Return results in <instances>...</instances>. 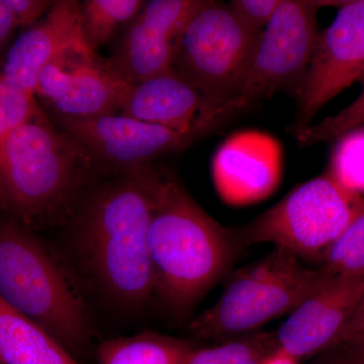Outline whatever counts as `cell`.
<instances>
[{
    "mask_svg": "<svg viewBox=\"0 0 364 364\" xmlns=\"http://www.w3.org/2000/svg\"><path fill=\"white\" fill-rule=\"evenodd\" d=\"M41 112L35 95L21 90L0 74V142Z\"/></svg>",
    "mask_w": 364,
    "mask_h": 364,
    "instance_id": "cell-24",
    "label": "cell"
},
{
    "mask_svg": "<svg viewBox=\"0 0 364 364\" xmlns=\"http://www.w3.org/2000/svg\"><path fill=\"white\" fill-rule=\"evenodd\" d=\"M338 364H341V363H339Z\"/></svg>",
    "mask_w": 364,
    "mask_h": 364,
    "instance_id": "cell-33",
    "label": "cell"
},
{
    "mask_svg": "<svg viewBox=\"0 0 364 364\" xmlns=\"http://www.w3.org/2000/svg\"><path fill=\"white\" fill-rule=\"evenodd\" d=\"M82 40L79 2L54 1L45 18L21 33L9 48L0 74L21 90L35 95L43 69Z\"/></svg>",
    "mask_w": 364,
    "mask_h": 364,
    "instance_id": "cell-15",
    "label": "cell"
},
{
    "mask_svg": "<svg viewBox=\"0 0 364 364\" xmlns=\"http://www.w3.org/2000/svg\"><path fill=\"white\" fill-rule=\"evenodd\" d=\"M202 107L200 93L173 72L131 85L121 105L123 116L188 133Z\"/></svg>",
    "mask_w": 364,
    "mask_h": 364,
    "instance_id": "cell-16",
    "label": "cell"
},
{
    "mask_svg": "<svg viewBox=\"0 0 364 364\" xmlns=\"http://www.w3.org/2000/svg\"><path fill=\"white\" fill-rule=\"evenodd\" d=\"M327 171L301 184L235 232L242 246L269 243L299 258L323 259L363 205Z\"/></svg>",
    "mask_w": 364,
    "mask_h": 364,
    "instance_id": "cell-7",
    "label": "cell"
},
{
    "mask_svg": "<svg viewBox=\"0 0 364 364\" xmlns=\"http://www.w3.org/2000/svg\"><path fill=\"white\" fill-rule=\"evenodd\" d=\"M277 349L274 332H254L208 348L196 347L186 364H260Z\"/></svg>",
    "mask_w": 364,
    "mask_h": 364,
    "instance_id": "cell-20",
    "label": "cell"
},
{
    "mask_svg": "<svg viewBox=\"0 0 364 364\" xmlns=\"http://www.w3.org/2000/svg\"><path fill=\"white\" fill-rule=\"evenodd\" d=\"M148 246L154 296L170 312L184 315L231 272L242 245L178 182L162 177Z\"/></svg>",
    "mask_w": 364,
    "mask_h": 364,
    "instance_id": "cell-2",
    "label": "cell"
},
{
    "mask_svg": "<svg viewBox=\"0 0 364 364\" xmlns=\"http://www.w3.org/2000/svg\"><path fill=\"white\" fill-rule=\"evenodd\" d=\"M327 172L342 188L364 196V126L334 141Z\"/></svg>",
    "mask_w": 364,
    "mask_h": 364,
    "instance_id": "cell-22",
    "label": "cell"
},
{
    "mask_svg": "<svg viewBox=\"0 0 364 364\" xmlns=\"http://www.w3.org/2000/svg\"><path fill=\"white\" fill-rule=\"evenodd\" d=\"M364 294V277H335L289 314L274 331L277 348L301 360L338 346Z\"/></svg>",
    "mask_w": 364,
    "mask_h": 364,
    "instance_id": "cell-13",
    "label": "cell"
},
{
    "mask_svg": "<svg viewBox=\"0 0 364 364\" xmlns=\"http://www.w3.org/2000/svg\"><path fill=\"white\" fill-rule=\"evenodd\" d=\"M260 364H299V360L294 358V356L289 355L287 352L277 348Z\"/></svg>",
    "mask_w": 364,
    "mask_h": 364,
    "instance_id": "cell-30",
    "label": "cell"
},
{
    "mask_svg": "<svg viewBox=\"0 0 364 364\" xmlns=\"http://www.w3.org/2000/svg\"><path fill=\"white\" fill-rule=\"evenodd\" d=\"M93 156L42 112L0 142V208L28 229L75 213Z\"/></svg>",
    "mask_w": 364,
    "mask_h": 364,
    "instance_id": "cell-3",
    "label": "cell"
},
{
    "mask_svg": "<svg viewBox=\"0 0 364 364\" xmlns=\"http://www.w3.org/2000/svg\"><path fill=\"white\" fill-rule=\"evenodd\" d=\"M324 269L336 277H364V200L350 224L323 256Z\"/></svg>",
    "mask_w": 364,
    "mask_h": 364,
    "instance_id": "cell-21",
    "label": "cell"
},
{
    "mask_svg": "<svg viewBox=\"0 0 364 364\" xmlns=\"http://www.w3.org/2000/svg\"><path fill=\"white\" fill-rule=\"evenodd\" d=\"M213 179L220 198L235 207L268 198L282 176L277 143L257 132H244L223 144L213 161Z\"/></svg>",
    "mask_w": 364,
    "mask_h": 364,
    "instance_id": "cell-14",
    "label": "cell"
},
{
    "mask_svg": "<svg viewBox=\"0 0 364 364\" xmlns=\"http://www.w3.org/2000/svg\"><path fill=\"white\" fill-rule=\"evenodd\" d=\"M344 2L282 0L258 36L243 85L230 107L242 112L282 90L296 95L317 44L318 11Z\"/></svg>",
    "mask_w": 364,
    "mask_h": 364,
    "instance_id": "cell-8",
    "label": "cell"
},
{
    "mask_svg": "<svg viewBox=\"0 0 364 364\" xmlns=\"http://www.w3.org/2000/svg\"><path fill=\"white\" fill-rule=\"evenodd\" d=\"M0 364H2L1 360H0Z\"/></svg>",
    "mask_w": 364,
    "mask_h": 364,
    "instance_id": "cell-32",
    "label": "cell"
},
{
    "mask_svg": "<svg viewBox=\"0 0 364 364\" xmlns=\"http://www.w3.org/2000/svg\"><path fill=\"white\" fill-rule=\"evenodd\" d=\"M337 347H344L347 352L340 363L364 364V332Z\"/></svg>",
    "mask_w": 364,
    "mask_h": 364,
    "instance_id": "cell-28",
    "label": "cell"
},
{
    "mask_svg": "<svg viewBox=\"0 0 364 364\" xmlns=\"http://www.w3.org/2000/svg\"><path fill=\"white\" fill-rule=\"evenodd\" d=\"M363 332H364V294L358 308H356L355 313L353 314L348 325L345 328L341 339H340L339 345L354 338V337L358 336V335Z\"/></svg>",
    "mask_w": 364,
    "mask_h": 364,
    "instance_id": "cell-29",
    "label": "cell"
},
{
    "mask_svg": "<svg viewBox=\"0 0 364 364\" xmlns=\"http://www.w3.org/2000/svg\"><path fill=\"white\" fill-rule=\"evenodd\" d=\"M364 82V0L345 1L318 33L313 58L296 93L294 136L313 124L326 105L353 83Z\"/></svg>",
    "mask_w": 364,
    "mask_h": 364,
    "instance_id": "cell-9",
    "label": "cell"
},
{
    "mask_svg": "<svg viewBox=\"0 0 364 364\" xmlns=\"http://www.w3.org/2000/svg\"><path fill=\"white\" fill-rule=\"evenodd\" d=\"M282 2V0H231L227 4L244 25L260 33L272 21Z\"/></svg>",
    "mask_w": 364,
    "mask_h": 364,
    "instance_id": "cell-25",
    "label": "cell"
},
{
    "mask_svg": "<svg viewBox=\"0 0 364 364\" xmlns=\"http://www.w3.org/2000/svg\"><path fill=\"white\" fill-rule=\"evenodd\" d=\"M0 299L67 350L90 343V320L75 280L52 250L16 221L0 225Z\"/></svg>",
    "mask_w": 364,
    "mask_h": 364,
    "instance_id": "cell-4",
    "label": "cell"
},
{
    "mask_svg": "<svg viewBox=\"0 0 364 364\" xmlns=\"http://www.w3.org/2000/svg\"><path fill=\"white\" fill-rule=\"evenodd\" d=\"M225 116L196 117L193 129L181 133L145 123L123 114L90 119H64L60 123L97 160L121 170L123 174L147 166L155 158L186 149L203 136L226 123Z\"/></svg>",
    "mask_w": 364,
    "mask_h": 364,
    "instance_id": "cell-10",
    "label": "cell"
},
{
    "mask_svg": "<svg viewBox=\"0 0 364 364\" xmlns=\"http://www.w3.org/2000/svg\"><path fill=\"white\" fill-rule=\"evenodd\" d=\"M2 364H77L52 335L0 299Z\"/></svg>",
    "mask_w": 364,
    "mask_h": 364,
    "instance_id": "cell-17",
    "label": "cell"
},
{
    "mask_svg": "<svg viewBox=\"0 0 364 364\" xmlns=\"http://www.w3.org/2000/svg\"><path fill=\"white\" fill-rule=\"evenodd\" d=\"M130 85L82 40L43 69L36 95L44 98L60 117L90 119L121 111Z\"/></svg>",
    "mask_w": 364,
    "mask_h": 364,
    "instance_id": "cell-11",
    "label": "cell"
},
{
    "mask_svg": "<svg viewBox=\"0 0 364 364\" xmlns=\"http://www.w3.org/2000/svg\"><path fill=\"white\" fill-rule=\"evenodd\" d=\"M143 0H86L80 4L81 26L86 44L93 51L107 45L138 16Z\"/></svg>",
    "mask_w": 364,
    "mask_h": 364,
    "instance_id": "cell-19",
    "label": "cell"
},
{
    "mask_svg": "<svg viewBox=\"0 0 364 364\" xmlns=\"http://www.w3.org/2000/svg\"><path fill=\"white\" fill-rule=\"evenodd\" d=\"M258 36L224 2L202 0L189 16L177 38L171 71L200 93L198 117L218 116L238 97Z\"/></svg>",
    "mask_w": 364,
    "mask_h": 364,
    "instance_id": "cell-6",
    "label": "cell"
},
{
    "mask_svg": "<svg viewBox=\"0 0 364 364\" xmlns=\"http://www.w3.org/2000/svg\"><path fill=\"white\" fill-rule=\"evenodd\" d=\"M16 26H35L36 21L48 13L54 1L49 0H7Z\"/></svg>",
    "mask_w": 364,
    "mask_h": 364,
    "instance_id": "cell-26",
    "label": "cell"
},
{
    "mask_svg": "<svg viewBox=\"0 0 364 364\" xmlns=\"http://www.w3.org/2000/svg\"><path fill=\"white\" fill-rule=\"evenodd\" d=\"M196 347L189 340L146 332L102 342L97 360L100 364H186Z\"/></svg>",
    "mask_w": 364,
    "mask_h": 364,
    "instance_id": "cell-18",
    "label": "cell"
},
{
    "mask_svg": "<svg viewBox=\"0 0 364 364\" xmlns=\"http://www.w3.org/2000/svg\"><path fill=\"white\" fill-rule=\"evenodd\" d=\"M202 0H151L129 23L107 64L126 82L171 72L177 38Z\"/></svg>",
    "mask_w": 364,
    "mask_h": 364,
    "instance_id": "cell-12",
    "label": "cell"
},
{
    "mask_svg": "<svg viewBox=\"0 0 364 364\" xmlns=\"http://www.w3.org/2000/svg\"><path fill=\"white\" fill-rule=\"evenodd\" d=\"M364 126V91L348 107L334 116L326 117L296 136L301 147H310L318 143L334 142L340 136L358 127Z\"/></svg>",
    "mask_w": 364,
    "mask_h": 364,
    "instance_id": "cell-23",
    "label": "cell"
},
{
    "mask_svg": "<svg viewBox=\"0 0 364 364\" xmlns=\"http://www.w3.org/2000/svg\"><path fill=\"white\" fill-rule=\"evenodd\" d=\"M363 91H364V82L363 83Z\"/></svg>",
    "mask_w": 364,
    "mask_h": 364,
    "instance_id": "cell-31",
    "label": "cell"
},
{
    "mask_svg": "<svg viewBox=\"0 0 364 364\" xmlns=\"http://www.w3.org/2000/svg\"><path fill=\"white\" fill-rule=\"evenodd\" d=\"M16 28H18L16 18L7 0H0V50L6 44Z\"/></svg>",
    "mask_w": 364,
    "mask_h": 364,
    "instance_id": "cell-27",
    "label": "cell"
},
{
    "mask_svg": "<svg viewBox=\"0 0 364 364\" xmlns=\"http://www.w3.org/2000/svg\"><path fill=\"white\" fill-rule=\"evenodd\" d=\"M161 179L150 165L133 170L92 191L75 215L76 252L105 298L129 312L154 298L148 233Z\"/></svg>",
    "mask_w": 364,
    "mask_h": 364,
    "instance_id": "cell-1",
    "label": "cell"
},
{
    "mask_svg": "<svg viewBox=\"0 0 364 364\" xmlns=\"http://www.w3.org/2000/svg\"><path fill=\"white\" fill-rule=\"evenodd\" d=\"M329 272L304 267L299 256L274 247L262 259L230 275L217 301L196 316L188 331L196 339L226 340L257 332L291 314L334 279Z\"/></svg>",
    "mask_w": 364,
    "mask_h": 364,
    "instance_id": "cell-5",
    "label": "cell"
}]
</instances>
